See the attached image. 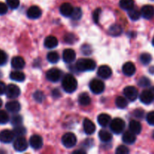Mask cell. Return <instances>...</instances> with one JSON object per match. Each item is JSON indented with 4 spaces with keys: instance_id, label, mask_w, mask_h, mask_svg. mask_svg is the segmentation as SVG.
I'll use <instances>...</instances> for the list:
<instances>
[{
    "instance_id": "cell-6",
    "label": "cell",
    "mask_w": 154,
    "mask_h": 154,
    "mask_svg": "<svg viewBox=\"0 0 154 154\" xmlns=\"http://www.w3.org/2000/svg\"><path fill=\"white\" fill-rule=\"evenodd\" d=\"M13 146L16 151L23 152L28 148V142L23 136H19L14 140Z\"/></svg>"
},
{
    "instance_id": "cell-49",
    "label": "cell",
    "mask_w": 154,
    "mask_h": 154,
    "mask_svg": "<svg viewBox=\"0 0 154 154\" xmlns=\"http://www.w3.org/2000/svg\"><path fill=\"white\" fill-rule=\"evenodd\" d=\"M8 12V5L0 2V15L5 14Z\"/></svg>"
},
{
    "instance_id": "cell-22",
    "label": "cell",
    "mask_w": 154,
    "mask_h": 154,
    "mask_svg": "<svg viewBox=\"0 0 154 154\" xmlns=\"http://www.w3.org/2000/svg\"><path fill=\"white\" fill-rule=\"evenodd\" d=\"M122 139H123V142L126 143V144H132L136 141V136H135V134L131 132L130 130L126 131L123 133Z\"/></svg>"
},
{
    "instance_id": "cell-39",
    "label": "cell",
    "mask_w": 154,
    "mask_h": 154,
    "mask_svg": "<svg viewBox=\"0 0 154 154\" xmlns=\"http://www.w3.org/2000/svg\"><path fill=\"white\" fill-rule=\"evenodd\" d=\"M33 98H34L35 100L38 102H42L45 99V94H44L43 92L40 91V90H38V91L35 92V93L33 94Z\"/></svg>"
},
{
    "instance_id": "cell-40",
    "label": "cell",
    "mask_w": 154,
    "mask_h": 154,
    "mask_svg": "<svg viewBox=\"0 0 154 154\" xmlns=\"http://www.w3.org/2000/svg\"><path fill=\"white\" fill-rule=\"evenodd\" d=\"M138 84L141 87H148L150 85V81L147 77H142L138 80Z\"/></svg>"
},
{
    "instance_id": "cell-1",
    "label": "cell",
    "mask_w": 154,
    "mask_h": 154,
    "mask_svg": "<svg viewBox=\"0 0 154 154\" xmlns=\"http://www.w3.org/2000/svg\"><path fill=\"white\" fill-rule=\"evenodd\" d=\"M62 86L65 92L72 93L76 90L78 87V81L73 75L71 74H67L65 75L62 81Z\"/></svg>"
},
{
    "instance_id": "cell-19",
    "label": "cell",
    "mask_w": 154,
    "mask_h": 154,
    "mask_svg": "<svg viewBox=\"0 0 154 154\" xmlns=\"http://www.w3.org/2000/svg\"><path fill=\"white\" fill-rule=\"evenodd\" d=\"M25 60L21 57H14L11 60V66L14 69L20 70L25 67Z\"/></svg>"
},
{
    "instance_id": "cell-53",
    "label": "cell",
    "mask_w": 154,
    "mask_h": 154,
    "mask_svg": "<svg viewBox=\"0 0 154 154\" xmlns=\"http://www.w3.org/2000/svg\"><path fill=\"white\" fill-rule=\"evenodd\" d=\"M150 91H151L152 94H153V97H154V87H152V88L150 89Z\"/></svg>"
},
{
    "instance_id": "cell-23",
    "label": "cell",
    "mask_w": 154,
    "mask_h": 154,
    "mask_svg": "<svg viewBox=\"0 0 154 154\" xmlns=\"http://www.w3.org/2000/svg\"><path fill=\"white\" fill-rule=\"evenodd\" d=\"M97 121L99 124L102 127H106L108 125H110V123L111 121V117L107 114H99L97 118Z\"/></svg>"
},
{
    "instance_id": "cell-47",
    "label": "cell",
    "mask_w": 154,
    "mask_h": 154,
    "mask_svg": "<svg viewBox=\"0 0 154 154\" xmlns=\"http://www.w3.org/2000/svg\"><path fill=\"white\" fill-rule=\"evenodd\" d=\"M134 116L136 118L142 119L144 116V111L142 109H136L134 111Z\"/></svg>"
},
{
    "instance_id": "cell-16",
    "label": "cell",
    "mask_w": 154,
    "mask_h": 154,
    "mask_svg": "<svg viewBox=\"0 0 154 154\" xmlns=\"http://www.w3.org/2000/svg\"><path fill=\"white\" fill-rule=\"evenodd\" d=\"M141 16L147 20L152 19L154 17V7L150 5L143 6L141 11Z\"/></svg>"
},
{
    "instance_id": "cell-29",
    "label": "cell",
    "mask_w": 154,
    "mask_h": 154,
    "mask_svg": "<svg viewBox=\"0 0 154 154\" xmlns=\"http://www.w3.org/2000/svg\"><path fill=\"white\" fill-rule=\"evenodd\" d=\"M135 5L134 0H120V6L122 9L128 11L132 9Z\"/></svg>"
},
{
    "instance_id": "cell-8",
    "label": "cell",
    "mask_w": 154,
    "mask_h": 154,
    "mask_svg": "<svg viewBox=\"0 0 154 154\" xmlns=\"http://www.w3.org/2000/svg\"><path fill=\"white\" fill-rule=\"evenodd\" d=\"M123 94H124L125 97L128 99V100L131 101V102H134L136 100V99L138 96V90L135 88V87H132V86H128L126 88L123 90Z\"/></svg>"
},
{
    "instance_id": "cell-11",
    "label": "cell",
    "mask_w": 154,
    "mask_h": 154,
    "mask_svg": "<svg viewBox=\"0 0 154 154\" xmlns=\"http://www.w3.org/2000/svg\"><path fill=\"white\" fill-rule=\"evenodd\" d=\"M140 101L145 105H150L154 101V97L150 90H144L140 94Z\"/></svg>"
},
{
    "instance_id": "cell-3",
    "label": "cell",
    "mask_w": 154,
    "mask_h": 154,
    "mask_svg": "<svg viewBox=\"0 0 154 154\" xmlns=\"http://www.w3.org/2000/svg\"><path fill=\"white\" fill-rule=\"evenodd\" d=\"M125 127H126L125 121L120 118L114 119L110 123V129L114 134L117 135L122 133L125 129Z\"/></svg>"
},
{
    "instance_id": "cell-5",
    "label": "cell",
    "mask_w": 154,
    "mask_h": 154,
    "mask_svg": "<svg viewBox=\"0 0 154 154\" xmlns=\"http://www.w3.org/2000/svg\"><path fill=\"white\" fill-rule=\"evenodd\" d=\"M90 89L94 94H101L105 90V84L101 80L93 79L90 83Z\"/></svg>"
},
{
    "instance_id": "cell-50",
    "label": "cell",
    "mask_w": 154,
    "mask_h": 154,
    "mask_svg": "<svg viewBox=\"0 0 154 154\" xmlns=\"http://www.w3.org/2000/svg\"><path fill=\"white\" fill-rule=\"evenodd\" d=\"M6 86L2 81H0V96L5 94L6 92Z\"/></svg>"
},
{
    "instance_id": "cell-12",
    "label": "cell",
    "mask_w": 154,
    "mask_h": 154,
    "mask_svg": "<svg viewBox=\"0 0 154 154\" xmlns=\"http://www.w3.org/2000/svg\"><path fill=\"white\" fill-rule=\"evenodd\" d=\"M29 144L35 150H39L43 146V139L38 135H33L29 138Z\"/></svg>"
},
{
    "instance_id": "cell-26",
    "label": "cell",
    "mask_w": 154,
    "mask_h": 154,
    "mask_svg": "<svg viewBox=\"0 0 154 154\" xmlns=\"http://www.w3.org/2000/svg\"><path fill=\"white\" fill-rule=\"evenodd\" d=\"M10 78L12 81L23 82V81H25L26 76L24 73H23L20 71H14L10 74Z\"/></svg>"
},
{
    "instance_id": "cell-55",
    "label": "cell",
    "mask_w": 154,
    "mask_h": 154,
    "mask_svg": "<svg viewBox=\"0 0 154 154\" xmlns=\"http://www.w3.org/2000/svg\"><path fill=\"white\" fill-rule=\"evenodd\" d=\"M152 44H153V45L154 46V38H153V41H152Z\"/></svg>"
},
{
    "instance_id": "cell-18",
    "label": "cell",
    "mask_w": 154,
    "mask_h": 154,
    "mask_svg": "<svg viewBox=\"0 0 154 154\" xmlns=\"http://www.w3.org/2000/svg\"><path fill=\"white\" fill-rule=\"evenodd\" d=\"M74 8L72 7V5L70 3H63L61 5L60 8V11L63 16L69 17L72 16V13H73Z\"/></svg>"
},
{
    "instance_id": "cell-17",
    "label": "cell",
    "mask_w": 154,
    "mask_h": 154,
    "mask_svg": "<svg viewBox=\"0 0 154 154\" xmlns=\"http://www.w3.org/2000/svg\"><path fill=\"white\" fill-rule=\"evenodd\" d=\"M63 58L65 63H72V62L75 61V58H76V54L74 50L66 49L63 51Z\"/></svg>"
},
{
    "instance_id": "cell-54",
    "label": "cell",
    "mask_w": 154,
    "mask_h": 154,
    "mask_svg": "<svg viewBox=\"0 0 154 154\" xmlns=\"http://www.w3.org/2000/svg\"><path fill=\"white\" fill-rule=\"evenodd\" d=\"M2 106V99H0V108H1Z\"/></svg>"
},
{
    "instance_id": "cell-35",
    "label": "cell",
    "mask_w": 154,
    "mask_h": 154,
    "mask_svg": "<svg viewBox=\"0 0 154 154\" xmlns=\"http://www.w3.org/2000/svg\"><path fill=\"white\" fill-rule=\"evenodd\" d=\"M151 60L152 57L150 54H148V53H144V54H141V57H140V61H141V63H142V64L145 65V66L148 65L149 63L151 62Z\"/></svg>"
},
{
    "instance_id": "cell-46",
    "label": "cell",
    "mask_w": 154,
    "mask_h": 154,
    "mask_svg": "<svg viewBox=\"0 0 154 154\" xmlns=\"http://www.w3.org/2000/svg\"><path fill=\"white\" fill-rule=\"evenodd\" d=\"M102 10L100 8H97L96 10H95V11L93 12V20L96 23H99V15H100Z\"/></svg>"
},
{
    "instance_id": "cell-34",
    "label": "cell",
    "mask_w": 154,
    "mask_h": 154,
    "mask_svg": "<svg viewBox=\"0 0 154 154\" xmlns=\"http://www.w3.org/2000/svg\"><path fill=\"white\" fill-rule=\"evenodd\" d=\"M13 132L14 133L15 136H23L26 133V129L24 126H14V129H13Z\"/></svg>"
},
{
    "instance_id": "cell-33",
    "label": "cell",
    "mask_w": 154,
    "mask_h": 154,
    "mask_svg": "<svg viewBox=\"0 0 154 154\" xmlns=\"http://www.w3.org/2000/svg\"><path fill=\"white\" fill-rule=\"evenodd\" d=\"M47 59H48L50 63L54 64V63H57L59 61L60 56H59L58 53L56 52V51H51L47 55Z\"/></svg>"
},
{
    "instance_id": "cell-52",
    "label": "cell",
    "mask_w": 154,
    "mask_h": 154,
    "mask_svg": "<svg viewBox=\"0 0 154 154\" xmlns=\"http://www.w3.org/2000/svg\"><path fill=\"white\" fill-rule=\"evenodd\" d=\"M74 153H85L86 152L84 151L83 150H75V151L73 152Z\"/></svg>"
},
{
    "instance_id": "cell-44",
    "label": "cell",
    "mask_w": 154,
    "mask_h": 154,
    "mask_svg": "<svg viewBox=\"0 0 154 154\" xmlns=\"http://www.w3.org/2000/svg\"><path fill=\"white\" fill-rule=\"evenodd\" d=\"M8 57L7 54L3 51L0 50V66H3L7 63Z\"/></svg>"
},
{
    "instance_id": "cell-32",
    "label": "cell",
    "mask_w": 154,
    "mask_h": 154,
    "mask_svg": "<svg viewBox=\"0 0 154 154\" xmlns=\"http://www.w3.org/2000/svg\"><path fill=\"white\" fill-rule=\"evenodd\" d=\"M128 15H129V18H130L132 20L135 21V20H138L141 17V11H139L138 10V9L134 8H133L129 11V12H128Z\"/></svg>"
},
{
    "instance_id": "cell-9",
    "label": "cell",
    "mask_w": 154,
    "mask_h": 154,
    "mask_svg": "<svg viewBox=\"0 0 154 154\" xmlns=\"http://www.w3.org/2000/svg\"><path fill=\"white\" fill-rule=\"evenodd\" d=\"M5 94L9 99H16L20 94V90L15 84H9L6 87Z\"/></svg>"
},
{
    "instance_id": "cell-42",
    "label": "cell",
    "mask_w": 154,
    "mask_h": 154,
    "mask_svg": "<svg viewBox=\"0 0 154 154\" xmlns=\"http://www.w3.org/2000/svg\"><path fill=\"white\" fill-rule=\"evenodd\" d=\"M64 40L68 44H73L76 42V37L72 33H69L66 35H65Z\"/></svg>"
},
{
    "instance_id": "cell-7",
    "label": "cell",
    "mask_w": 154,
    "mask_h": 154,
    "mask_svg": "<svg viewBox=\"0 0 154 154\" xmlns=\"http://www.w3.org/2000/svg\"><path fill=\"white\" fill-rule=\"evenodd\" d=\"M62 72L57 68H53L48 71L46 73V78L51 82L56 83L59 81L61 78Z\"/></svg>"
},
{
    "instance_id": "cell-21",
    "label": "cell",
    "mask_w": 154,
    "mask_h": 154,
    "mask_svg": "<svg viewBox=\"0 0 154 154\" xmlns=\"http://www.w3.org/2000/svg\"><path fill=\"white\" fill-rule=\"evenodd\" d=\"M136 68L131 62H127L123 66V72L126 76H132L135 73Z\"/></svg>"
},
{
    "instance_id": "cell-20",
    "label": "cell",
    "mask_w": 154,
    "mask_h": 154,
    "mask_svg": "<svg viewBox=\"0 0 154 154\" xmlns=\"http://www.w3.org/2000/svg\"><path fill=\"white\" fill-rule=\"evenodd\" d=\"M5 108L8 111L13 114H16V113L19 112L20 110V104L17 102V101H11L6 103Z\"/></svg>"
},
{
    "instance_id": "cell-30",
    "label": "cell",
    "mask_w": 154,
    "mask_h": 154,
    "mask_svg": "<svg viewBox=\"0 0 154 154\" xmlns=\"http://www.w3.org/2000/svg\"><path fill=\"white\" fill-rule=\"evenodd\" d=\"M123 29H122V27L120 26L118 24H114V25L111 26V27L109 28L108 30V32L112 36H119L121 35Z\"/></svg>"
},
{
    "instance_id": "cell-28",
    "label": "cell",
    "mask_w": 154,
    "mask_h": 154,
    "mask_svg": "<svg viewBox=\"0 0 154 154\" xmlns=\"http://www.w3.org/2000/svg\"><path fill=\"white\" fill-rule=\"evenodd\" d=\"M99 139L105 143H108L112 140V135L107 130H101L99 132Z\"/></svg>"
},
{
    "instance_id": "cell-27",
    "label": "cell",
    "mask_w": 154,
    "mask_h": 154,
    "mask_svg": "<svg viewBox=\"0 0 154 154\" xmlns=\"http://www.w3.org/2000/svg\"><path fill=\"white\" fill-rule=\"evenodd\" d=\"M78 102L82 106H87L91 102V99L87 93H81L78 96Z\"/></svg>"
},
{
    "instance_id": "cell-38",
    "label": "cell",
    "mask_w": 154,
    "mask_h": 154,
    "mask_svg": "<svg viewBox=\"0 0 154 154\" xmlns=\"http://www.w3.org/2000/svg\"><path fill=\"white\" fill-rule=\"evenodd\" d=\"M9 121V116L6 111H0V124H6Z\"/></svg>"
},
{
    "instance_id": "cell-45",
    "label": "cell",
    "mask_w": 154,
    "mask_h": 154,
    "mask_svg": "<svg viewBox=\"0 0 154 154\" xmlns=\"http://www.w3.org/2000/svg\"><path fill=\"white\" fill-rule=\"evenodd\" d=\"M147 121L151 126H154V111H151V112L148 113L147 115Z\"/></svg>"
},
{
    "instance_id": "cell-4",
    "label": "cell",
    "mask_w": 154,
    "mask_h": 154,
    "mask_svg": "<svg viewBox=\"0 0 154 154\" xmlns=\"http://www.w3.org/2000/svg\"><path fill=\"white\" fill-rule=\"evenodd\" d=\"M62 143L66 148H72L76 144L77 138L72 132H67L62 137Z\"/></svg>"
},
{
    "instance_id": "cell-25",
    "label": "cell",
    "mask_w": 154,
    "mask_h": 154,
    "mask_svg": "<svg viewBox=\"0 0 154 154\" xmlns=\"http://www.w3.org/2000/svg\"><path fill=\"white\" fill-rule=\"evenodd\" d=\"M129 130L131 132H132L133 133H135V135H138V134L141 133V129H142V127H141V123H139L138 121L137 120H132L130 121L129 125Z\"/></svg>"
},
{
    "instance_id": "cell-10",
    "label": "cell",
    "mask_w": 154,
    "mask_h": 154,
    "mask_svg": "<svg viewBox=\"0 0 154 154\" xmlns=\"http://www.w3.org/2000/svg\"><path fill=\"white\" fill-rule=\"evenodd\" d=\"M14 136L15 135L13 131L4 129L0 132V141L4 144H9L13 141Z\"/></svg>"
},
{
    "instance_id": "cell-51",
    "label": "cell",
    "mask_w": 154,
    "mask_h": 154,
    "mask_svg": "<svg viewBox=\"0 0 154 154\" xmlns=\"http://www.w3.org/2000/svg\"><path fill=\"white\" fill-rule=\"evenodd\" d=\"M59 94H60V92H59V90H54V91H53V95H54V96H55V95H57V96H60V95Z\"/></svg>"
},
{
    "instance_id": "cell-41",
    "label": "cell",
    "mask_w": 154,
    "mask_h": 154,
    "mask_svg": "<svg viewBox=\"0 0 154 154\" xmlns=\"http://www.w3.org/2000/svg\"><path fill=\"white\" fill-rule=\"evenodd\" d=\"M7 5L11 9H16L20 5V0H6Z\"/></svg>"
},
{
    "instance_id": "cell-13",
    "label": "cell",
    "mask_w": 154,
    "mask_h": 154,
    "mask_svg": "<svg viewBox=\"0 0 154 154\" xmlns=\"http://www.w3.org/2000/svg\"><path fill=\"white\" fill-rule=\"evenodd\" d=\"M83 127H84V132L87 135H92L96 131V126H95L94 123L92 120H89V119L86 118L84 120L83 122Z\"/></svg>"
},
{
    "instance_id": "cell-37",
    "label": "cell",
    "mask_w": 154,
    "mask_h": 154,
    "mask_svg": "<svg viewBox=\"0 0 154 154\" xmlns=\"http://www.w3.org/2000/svg\"><path fill=\"white\" fill-rule=\"evenodd\" d=\"M82 11L81 8H75L73 11V13L72 14V18L74 20H78L82 17Z\"/></svg>"
},
{
    "instance_id": "cell-43",
    "label": "cell",
    "mask_w": 154,
    "mask_h": 154,
    "mask_svg": "<svg viewBox=\"0 0 154 154\" xmlns=\"http://www.w3.org/2000/svg\"><path fill=\"white\" fill-rule=\"evenodd\" d=\"M129 153V150L127 147L124 145H120L116 150V153L117 154H128Z\"/></svg>"
},
{
    "instance_id": "cell-2",
    "label": "cell",
    "mask_w": 154,
    "mask_h": 154,
    "mask_svg": "<svg viewBox=\"0 0 154 154\" xmlns=\"http://www.w3.org/2000/svg\"><path fill=\"white\" fill-rule=\"evenodd\" d=\"M77 70L80 72L93 71L96 67V62L91 59H79L75 65Z\"/></svg>"
},
{
    "instance_id": "cell-36",
    "label": "cell",
    "mask_w": 154,
    "mask_h": 154,
    "mask_svg": "<svg viewBox=\"0 0 154 154\" xmlns=\"http://www.w3.org/2000/svg\"><path fill=\"white\" fill-rule=\"evenodd\" d=\"M11 123L13 126H20L23 123V117L22 116L19 115V114H15L13 117H11Z\"/></svg>"
},
{
    "instance_id": "cell-31",
    "label": "cell",
    "mask_w": 154,
    "mask_h": 154,
    "mask_svg": "<svg viewBox=\"0 0 154 154\" xmlns=\"http://www.w3.org/2000/svg\"><path fill=\"white\" fill-rule=\"evenodd\" d=\"M115 104L117 108H120V109H124L128 105L127 99L125 97H123V96H118L116 99Z\"/></svg>"
},
{
    "instance_id": "cell-24",
    "label": "cell",
    "mask_w": 154,
    "mask_h": 154,
    "mask_svg": "<svg viewBox=\"0 0 154 154\" xmlns=\"http://www.w3.org/2000/svg\"><path fill=\"white\" fill-rule=\"evenodd\" d=\"M45 46L48 49H52L58 45V40L56 37L53 35L48 36L45 40Z\"/></svg>"
},
{
    "instance_id": "cell-48",
    "label": "cell",
    "mask_w": 154,
    "mask_h": 154,
    "mask_svg": "<svg viewBox=\"0 0 154 154\" xmlns=\"http://www.w3.org/2000/svg\"><path fill=\"white\" fill-rule=\"evenodd\" d=\"M81 51H82L83 54H84L85 55H89L91 54V47L90 45H84L81 48Z\"/></svg>"
},
{
    "instance_id": "cell-14",
    "label": "cell",
    "mask_w": 154,
    "mask_h": 154,
    "mask_svg": "<svg viewBox=\"0 0 154 154\" xmlns=\"http://www.w3.org/2000/svg\"><path fill=\"white\" fill-rule=\"evenodd\" d=\"M97 75H99L100 78H103V79H108L112 75V70L109 66L104 65V66H100L98 69Z\"/></svg>"
},
{
    "instance_id": "cell-15",
    "label": "cell",
    "mask_w": 154,
    "mask_h": 154,
    "mask_svg": "<svg viewBox=\"0 0 154 154\" xmlns=\"http://www.w3.org/2000/svg\"><path fill=\"white\" fill-rule=\"evenodd\" d=\"M42 10L39 7L36 5L31 6L27 10V16L30 19H38L42 16Z\"/></svg>"
}]
</instances>
